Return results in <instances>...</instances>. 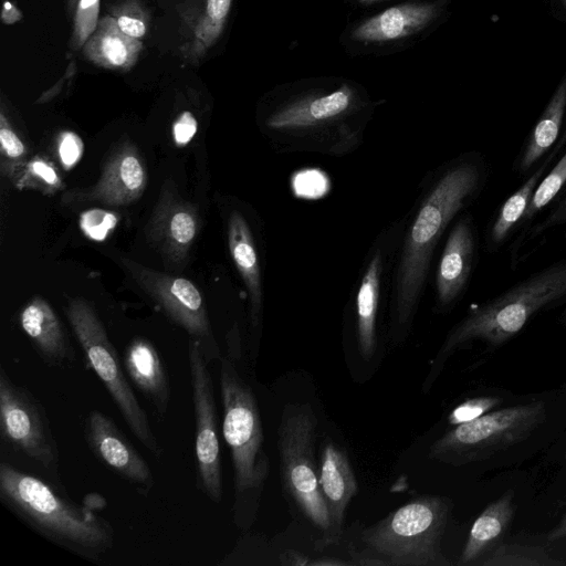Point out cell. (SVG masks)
Wrapping results in <instances>:
<instances>
[{
	"instance_id": "cell-1",
	"label": "cell",
	"mask_w": 566,
	"mask_h": 566,
	"mask_svg": "<svg viewBox=\"0 0 566 566\" xmlns=\"http://www.w3.org/2000/svg\"><path fill=\"white\" fill-rule=\"evenodd\" d=\"M481 182L479 166L459 160L423 178L395 258L389 290V335L402 342L410 332L434 250L457 213Z\"/></svg>"
},
{
	"instance_id": "cell-2",
	"label": "cell",
	"mask_w": 566,
	"mask_h": 566,
	"mask_svg": "<svg viewBox=\"0 0 566 566\" xmlns=\"http://www.w3.org/2000/svg\"><path fill=\"white\" fill-rule=\"evenodd\" d=\"M48 481L0 463V500L17 517L48 541L97 562L114 546L113 526Z\"/></svg>"
},
{
	"instance_id": "cell-3",
	"label": "cell",
	"mask_w": 566,
	"mask_h": 566,
	"mask_svg": "<svg viewBox=\"0 0 566 566\" xmlns=\"http://www.w3.org/2000/svg\"><path fill=\"white\" fill-rule=\"evenodd\" d=\"M220 359V389L223 406L222 434L233 467V520L240 528L251 525L258 501L270 473L256 397L239 373L235 359Z\"/></svg>"
},
{
	"instance_id": "cell-4",
	"label": "cell",
	"mask_w": 566,
	"mask_h": 566,
	"mask_svg": "<svg viewBox=\"0 0 566 566\" xmlns=\"http://www.w3.org/2000/svg\"><path fill=\"white\" fill-rule=\"evenodd\" d=\"M356 108L353 90L303 97L274 108L263 122L275 153L343 157L363 143L364 127L348 120Z\"/></svg>"
},
{
	"instance_id": "cell-5",
	"label": "cell",
	"mask_w": 566,
	"mask_h": 566,
	"mask_svg": "<svg viewBox=\"0 0 566 566\" xmlns=\"http://www.w3.org/2000/svg\"><path fill=\"white\" fill-rule=\"evenodd\" d=\"M564 296H566V262H560L476 307L447 335L436 358L431 361L424 389L431 387L446 360L457 349L475 339L499 346L515 336L536 312Z\"/></svg>"
},
{
	"instance_id": "cell-6",
	"label": "cell",
	"mask_w": 566,
	"mask_h": 566,
	"mask_svg": "<svg viewBox=\"0 0 566 566\" xmlns=\"http://www.w3.org/2000/svg\"><path fill=\"white\" fill-rule=\"evenodd\" d=\"M450 510L444 496L417 497L365 528L361 541L386 565L450 566L441 548Z\"/></svg>"
},
{
	"instance_id": "cell-7",
	"label": "cell",
	"mask_w": 566,
	"mask_h": 566,
	"mask_svg": "<svg viewBox=\"0 0 566 566\" xmlns=\"http://www.w3.org/2000/svg\"><path fill=\"white\" fill-rule=\"evenodd\" d=\"M0 440L2 455L15 468L61 489L60 454L45 409L0 367ZM62 490V489H61Z\"/></svg>"
},
{
	"instance_id": "cell-8",
	"label": "cell",
	"mask_w": 566,
	"mask_h": 566,
	"mask_svg": "<svg viewBox=\"0 0 566 566\" xmlns=\"http://www.w3.org/2000/svg\"><path fill=\"white\" fill-rule=\"evenodd\" d=\"M318 421L310 403H290L282 411L277 429L281 481L312 525L329 545L331 520L318 484L315 443Z\"/></svg>"
},
{
	"instance_id": "cell-9",
	"label": "cell",
	"mask_w": 566,
	"mask_h": 566,
	"mask_svg": "<svg viewBox=\"0 0 566 566\" xmlns=\"http://www.w3.org/2000/svg\"><path fill=\"white\" fill-rule=\"evenodd\" d=\"M65 315L87 367L103 382L129 430L146 449L160 457L163 448L153 432L146 411L125 376L117 353L94 307L84 298H67Z\"/></svg>"
},
{
	"instance_id": "cell-10",
	"label": "cell",
	"mask_w": 566,
	"mask_h": 566,
	"mask_svg": "<svg viewBox=\"0 0 566 566\" xmlns=\"http://www.w3.org/2000/svg\"><path fill=\"white\" fill-rule=\"evenodd\" d=\"M546 419L543 401L486 412L454 426L429 448V458L451 465L485 460L526 440Z\"/></svg>"
},
{
	"instance_id": "cell-11",
	"label": "cell",
	"mask_w": 566,
	"mask_h": 566,
	"mask_svg": "<svg viewBox=\"0 0 566 566\" xmlns=\"http://www.w3.org/2000/svg\"><path fill=\"white\" fill-rule=\"evenodd\" d=\"M118 262L140 289L161 307L168 318L200 344L208 364L221 359L202 294L190 280L158 272L124 256H120Z\"/></svg>"
},
{
	"instance_id": "cell-12",
	"label": "cell",
	"mask_w": 566,
	"mask_h": 566,
	"mask_svg": "<svg viewBox=\"0 0 566 566\" xmlns=\"http://www.w3.org/2000/svg\"><path fill=\"white\" fill-rule=\"evenodd\" d=\"M188 363L196 423L197 486L211 502L222 500V467L213 382L200 344L188 345Z\"/></svg>"
},
{
	"instance_id": "cell-13",
	"label": "cell",
	"mask_w": 566,
	"mask_h": 566,
	"mask_svg": "<svg viewBox=\"0 0 566 566\" xmlns=\"http://www.w3.org/2000/svg\"><path fill=\"white\" fill-rule=\"evenodd\" d=\"M407 214L384 228L371 244L355 290L356 337L360 356L368 361L377 348V321L382 294L390 290L395 258Z\"/></svg>"
},
{
	"instance_id": "cell-14",
	"label": "cell",
	"mask_w": 566,
	"mask_h": 566,
	"mask_svg": "<svg viewBox=\"0 0 566 566\" xmlns=\"http://www.w3.org/2000/svg\"><path fill=\"white\" fill-rule=\"evenodd\" d=\"M198 230L196 207L180 197L171 180H166L146 224L147 241L167 268H175L187 261Z\"/></svg>"
},
{
	"instance_id": "cell-15",
	"label": "cell",
	"mask_w": 566,
	"mask_h": 566,
	"mask_svg": "<svg viewBox=\"0 0 566 566\" xmlns=\"http://www.w3.org/2000/svg\"><path fill=\"white\" fill-rule=\"evenodd\" d=\"M146 182V169L137 148L125 142L107 157L95 185L64 192L61 202L67 207L87 202L127 206L142 197Z\"/></svg>"
},
{
	"instance_id": "cell-16",
	"label": "cell",
	"mask_w": 566,
	"mask_h": 566,
	"mask_svg": "<svg viewBox=\"0 0 566 566\" xmlns=\"http://www.w3.org/2000/svg\"><path fill=\"white\" fill-rule=\"evenodd\" d=\"M84 437L101 463L127 481L139 494L150 492L155 481L149 465L107 415L98 410L90 411L84 421Z\"/></svg>"
},
{
	"instance_id": "cell-17",
	"label": "cell",
	"mask_w": 566,
	"mask_h": 566,
	"mask_svg": "<svg viewBox=\"0 0 566 566\" xmlns=\"http://www.w3.org/2000/svg\"><path fill=\"white\" fill-rule=\"evenodd\" d=\"M227 238L231 259L247 291L250 326L259 331L264 305L261 254L251 223L238 209L229 213Z\"/></svg>"
},
{
	"instance_id": "cell-18",
	"label": "cell",
	"mask_w": 566,
	"mask_h": 566,
	"mask_svg": "<svg viewBox=\"0 0 566 566\" xmlns=\"http://www.w3.org/2000/svg\"><path fill=\"white\" fill-rule=\"evenodd\" d=\"M474 256L471 220L461 218L451 229L440 255L436 276V307L449 310L460 297L470 277Z\"/></svg>"
},
{
	"instance_id": "cell-19",
	"label": "cell",
	"mask_w": 566,
	"mask_h": 566,
	"mask_svg": "<svg viewBox=\"0 0 566 566\" xmlns=\"http://www.w3.org/2000/svg\"><path fill=\"white\" fill-rule=\"evenodd\" d=\"M318 484L331 520L329 545L342 536L345 511L358 492V483L346 452L332 439L319 451Z\"/></svg>"
},
{
	"instance_id": "cell-20",
	"label": "cell",
	"mask_w": 566,
	"mask_h": 566,
	"mask_svg": "<svg viewBox=\"0 0 566 566\" xmlns=\"http://www.w3.org/2000/svg\"><path fill=\"white\" fill-rule=\"evenodd\" d=\"M20 325L41 359L62 367L75 358V352L55 311L42 297L31 298L20 313Z\"/></svg>"
},
{
	"instance_id": "cell-21",
	"label": "cell",
	"mask_w": 566,
	"mask_h": 566,
	"mask_svg": "<svg viewBox=\"0 0 566 566\" xmlns=\"http://www.w3.org/2000/svg\"><path fill=\"white\" fill-rule=\"evenodd\" d=\"M124 367L157 416L165 418L170 402V385L155 346L146 338H133L125 349Z\"/></svg>"
},
{
	"instance_id": "cell-22",
	"label": "cell",
	"mask_w": 566,
	"mask_h": 566,
	"mask_svg": "<svg viewBox=\"0 0 566 566\" xmlns=\"http://www.w3.org/2000/svg\"><path fill=\"white\" fill-rule=\"evenodd\" d=\"M142 40L125 34L111 14L104 15L97 29L82 48L83 55L93 64L112 71L127 72L138 61Z\"/></svg>"
},
{
	"instance_id": "cell-23",
	"label": "cell",
	"mask_w": 566,
	"mask_h": 566,
	"mask_svg": "<svg viewBox=\"0 0 566 566\" xmlns=\"http://www.w3.org/2000/svg\"><path fill=\"white\" fill-rule=\"evenodd\" d=\"M434 14V7L407 3L388 8L367 19L353 32L360 42H387L407 36L426 25Z\"/></svg>"
},
{
	"instance_id": "cell-24",
	"label": "cell",
	"mask_w": 566,
	"mask_h": 566,
	"mask_svg": "<svg viewBox=\"0 0 566 566\" xmlns=\"http://www.w3.org/2000/svg\"><path fill=\"white\" fill-rule=\"evenodd\" d=\"M515 513L514 491L507 490L490 503L474 521L460 555L459 565H475L506 532Z\"/></svg>"
},
{
	"instance_id": "cell-25",
	"label": "cell",
	"mask_w": 566,
	"mask_h": 566,
	"mask_svg": "<svg viewBox=\"0 0 566 566\" xmlns=\"http://www.w3.org/2000/svg\"><path fill=\"white\" fill-rule=\"evenodd\" d=\"M566 108V77L560 82L534 127L521 159V169H530L555 143Z\"/></svg>"
},
{
	"instance_id": "cell-26",
	"label": "cell",
	"mask_w": 566,
	"mask_h": 566,
	"mask_svg": "<svg viewBox=\"0 0 566 566\" xmlns=\"http://www.w3.org/2000/svg\"><path fill=\"white\" fill-rule=\"evenodd\" d=\"M232 0H206L205 8L199 14L190 41L181 48L182 55L189 62H198L217 42L228 14Z\"/></svg>"
},
{
	"instance_id": "cell-27",
	"label": "cell",
	"mask_w": 566,
	"mask_h": 566,
	"mask_svg": "<svg viewBox=\"0 0 566 566\" xmlns=\"http://www.w3.org/2000/svg\"><path fill=\"white\" fill-rule=\"evenodd\" d=\"M1 172L19 189H32L53 195L64 186L54 165L40 156L28 161L2 159Z\"/></svg>"
},
{
	"instance_id": "cell-28",
	"label": "cell",
	"mask_w": 566,
	"mask_h": 566,
	"mask_svg": "<svg viewBox=\"0 0 566 566\" xmlns=\"http://www.w3.org/2000/svg\"><path fill=\"white\" fill-rule=\"evenodd\" d=\"M549 159H547L502 206L491 230V239L499 243L506 238L516 222L524 217Z\"/></svg>"
},
{
	"instance_id": "cell-29",
	"label": "cell",
	"mask_w": 566,
	"mask_h": 566,
	"mask_svg": "<svg viewBox=\"0 0 566 566\" xmlns=\"http://www.w3.org/2000/svg\"><path fill=\"white\" fill-rule=\"evenodd\" d=\"M482 566H562L565 560L554 558L542 547L503 544L489 552L478 563Z\"/></svg>"
},
{
	"instance_id": "cell-30",
	"label": "cell",
	"mask_w": 566,
	"mask_h": 566,
	"mask_svg": "<svg viewBox=\"0 0 566 566\" xmlns=\"http://www.w3.org/2000/svg\"><path fill=\"white\" fill-rule=\"evenodd\" d=\"M111 15L117 27L128 36L137 40L145 38L149 25V14L139 1H123L111 10Z\"/></svg>"
},
{
	"instance_id": "cell-31",
	"label": "cell",
	"mask_w": 566,
	"mask_h": 566,
	"mask_svg": "<svg viewBox=\"0 0 566 566\" xmlns=\"http://www.w3.org/2000/svg\"><path fill=\"white\" fill-rule=\"evenodd\" d=\"M101 0H78L73 11V31L70 48L73 51L84 46L98 25Z\"/></svg>"
},
{
	"instance_id": "cell-32",
	"label": "cell",
	"mask_w": 566,
	"mask_h": 566,
	"mask_svg": "<svg viewBox=\"0 0 566 566\" xmlns=\"http://www.w3.org/2000/svg\"><path fill=\"white\" fill-rule=\"evenodd\" d=\"M566 182V154L535 189L531 202L524 213L530 219L548 205Z\"/></svg>"
},
{
	"instance_id": "cell-33",
	"label": "cell",
	"mask_w": 566,
	"mask_h": 566,
	"mask_svg": "<svg viewBox=\"0 0 566 566\" xmlns=\"http://www.w3.org/2000/svg\"><path fill=\"white\" fill-rule=\"evenodd\" d=\"M118 214L99 208L86 210L81 213L80 228L88 239L103 241L115 229Z\"/></svg>"
},
{
	"instance_id": "cell-34",
	"label": "cell",
	"mask_w": 566,
	"mask_h": 566,
	"mask_svg": "<svg viewBox=\"0 0 566 566\" xmlns=\"http://www.w3.org/2000/svg\"><path fill=\"white\" fill-rule=\"evenodd\" d=\"M502 398L496 396L476 397L458 405L448 416V423L457 426L469 422L501 405Z\"/></svg>"
},
{
	"instance_id": "cell-35",
	"label": "cell",
	"mask_w": 566,
	"mask_h": 566,
	"mask_svg": "<svg viewBox=\"0 0 566 566\" xmlns=\"http://www.w3.org/2000/svg\"><path fill=\"white\" fill-rule=\"evenodd\" d=\"M0 144L1 154L7 161L24 160L28 149L3 112L0 114Z\"/></svg>"
},
{
	"instance_id": "cell-36",
	"label": "cell",
	"mask_w": 566,
	"mask_h": 566,
	"mask_svg": "<svg viewBox=\"0 0 566 566\" xmlns=\"http://www.w3.org/2000/svg\"><path fill=\"white\" fill-rule=\"evenodd\" d=\"M56 149L63 167L70 169L80 161L84 145L77 134L71 130H64L57 136Z\"/></svg>"
},
{
	"instance_id": "cell-37",
	"label": "cell",
	"mask_w": 566,
	"mask_h": 566,
	"mask_svg": "<svg viewBox=\"0 0 566 566\" xmlns=\"http://www.w3.org/2000/svg\"><path fill=\"white\" fill-rule=\"evenodd\" d=\"M197 119L191 112H182L174 122L172 137L178 146L187 145L197 133Z\"/></svg>"
},
{
	"instance_id": "cell-38",
	"label": "cell",
	"mask_w": 566,
	"mask_h": 566,
	"mask_svg": "<svg viewBox=\"0 0 566 566\" xmlns=\"http://www.w3.org/2000/svg\"><path fill=\"white\" fill-rule=\"evenodd\" d=\"M566 222V197L556 206L552 213L536 228V232Z\"/></svg>"
},
{
	"instance_id": "cell-39",
	"label": "cell",
	"mask_w": 566,
	"mask_h": 566,
	"mask_svg": "<svg viewBox=\"0 0 566 566\" xmlns=\"http://www.w3.org/2000/svg\"><path fill=\"white\" fill-rule=\"evenodd\" d=\"M280 562L282 565H293V566H310V558L301 554L300 552L293 549H286L280 555Z\"/></svg>"
},
{
	"instance_id": "cell-40",
	"label": "cell",
	"mask_w": 566,
	"mask_h": 566,
	"mask_svg": "<svg viewBox=\"0 0 566 566\" xmlns=\"http://www.w3.org/2000/svg\"><path fill=\"white\" fill-rule=\"evenodd\" d=\"M22 19L21 11L12 4L10 1L6 0L2 6L1 20L6 24H13Z\"/></svg>"
},
{
	"instance_id": "cell-41",
	"label": "cell",
	"mask_w": 566,
	"mask_h": 566,
	"mask_svg": "<svg viewBox=\"0 0 566 566\" xmlns=\"http://www.w3.org/2000/svg\"><path fill=\"white\" fill-rule=\"evenodd\" d=\"M353 565H386L385 560L380 557H374L365 553L352 552Z\"/></svg>"
},
{
	"instance_id": "cell-42",
	"label": "cell",
	"mask_w": 566,
	"mask_h": 566,
	"mask_svg": "<svg viewBox=\"0 0 566 566\" xmlns=\"http://www.w3.org/2000/svg\"><path fill=\"white\" fill-rule=\"evenodd\" d=\"M84 505L87 509H90V510L95 512L96 510L103 509L106 505V501L99 494H87L84 497Z\"/></svg>"
},
{
	"instance_id": "cell-43",
	"label": "cell",
	"mask_w": 566,
	"mask_h": 566,
	"mask_svg": "<svg viewBox=\"0 0 566 566\" xmlns=\"http://www.w3.org/2000/svg\"><path fill=\"white\" fill-rule=\"evenodd\" d=\"M566 537V514L559 521V523L549 532L547 539L549 542L559 541Z\"/></svg>"
},
{
	"instance_id": "cell-44",
	"label": "cell",
	"mask_w": 566,
	"mask_h": 566,
	"mask_svg": "<svg viewBox=\"0 0 566 566\" xmlns=\"http://www.w3.org/2000/svg\"><path fill=\"white\" fill-rule=\"evenodd\" d=\"M348 564L352 565L350 562L348 563L346 560H342V559H337V558L325 557V558H319L316 560H311L310 566H345Z\"/></svg>"
},
{
	"instance_id": "cell-45",
	"label": "cell",
	"mask_w": 566,
	"mask_h": 566,
	"mask_svg": "<svg viewBox=\"0 0 566 566\" xmlns=\"http://www.w3.org/2000/svg\"><path fill=\"white\" fill-rule=\"evenodd\" d=\"M78 0H67V8L70 10L71 13H73L74 9H75V6L77 3Z\"/></svg>"
},
{
	"instance_id": "cell-46",
	"label": "cell",
	"mask_w": 566,
	"mask_h": 566,
	"mask_svg": "<svg viewBox=\"0 0 566 566\" xmlns=\"http://www.w3.org/2000/svg\"><path fill=\"white\" fill-rule=\"evenodd\" d=\"M358 1L363 2V3H371V2L379 1V0H358Z\"/></svg>"
},
{
	"instance_id": "cell-47",
	"label": "cell",
	"mask_w": 566,
	"mask_h": 566,
	"mask_svg": "<svg viewBox=\"0 0 566 566\" xmlns=\"http://www.w3.org/2000/svg\"><path fill=\"white\" fill-rule=\"evenodd\" d=\"M564 6H566V0H563Z\"/></svg>"
}]
</instances>
